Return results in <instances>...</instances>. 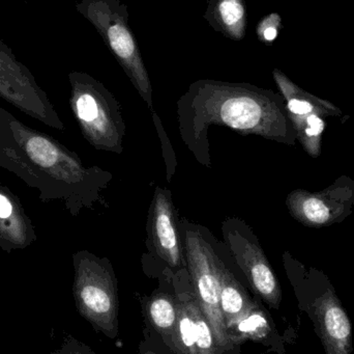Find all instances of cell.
Instances as JSON below:
<instances>
[{"mask_svg":"<svg viewBox=\"0 0 354 354\" xmlns=\"http://www.w3.org/2000/svg\"><path fill=\"white\" fill-rule=\"evenodd\" d=\"M177 116L183 139L193 145L206 143L212 125L277 141L290 134L284 100L251 83L195 81L177 101Z\"/></svg>","mask_w":354,"mask_h":354,"instance_id":"cell-1","label":"cell"},{"mask_svg":"<svg viewBox=\"0 0 354 354\" xmlns=\"http://www.w3.org/2000/svg\"><path fill=\"white\" fill-rule=\"evenodd\" d=\"M0 168L39 193L43 203L64 200L76 209L91 172L53 137L23 124L0 106Z\"/></svg>","mask_w":354,"mask_h":354,"instance_id":"cell-2","label":"cell"},{"mask_svg":"<svg viewBox=\"0 0 354 354\" xmlns=\"http://www.w3.org/2000/svg\"><path fill=\"white\" fill-rule=\"evenodd\" d=\"M76 10L93 24L147 107L153 112V85L129 25L128 6L122 0H81Z\"/></svg>","mask_w":354,"mask_h":354,"instance_id":"cell-3","label":"cell"},{"mask_svg":"<svg viewBox=\"0 0 354 354\" xmlns=\"http://www.w3.org/2000/svg\"><path fill=\"white\" fill-rule=\"evenodd\" d=\"M68 81L71 108L85 139L95 149L122 151L126 126L113 94L87 73L71 72Z\"/></svg>","mask_w":354,"mask_h":354,"instance_id":"cell-4","label":"cell"},{"mask_svg":"<svg viewBox=\"0 0 354 354\" xmlns=\"http://www.w3.org/2000/svg\"><path fill=\"white\" fill-rule=\"evenodd\" d=\"M73 295L79 314L95 330L114 339L118 334V294L115 278L103 260L88 251L73 256Z\"/></svg>","mask_w":354,"mask_h":354,"instance_id":"cell-5","label":"cell"},{"mask_svg":"<svg viewBox=\"0 0 354 354\" xmlns=\"http://www.w3.org/2000/svg\"><path fill=\"white\" fill-rule=\"evenodd\" d=\"M185 258L196 301L224 353L235 346L221 312V267L212 247L196 231L185 232Z\"/></svg>","mask_w":354,"mask_h":354,"instance_id":"cell-6","label":"cell"},{"mask_svg":"<svg viewBox=\"0 0 354 354\" xmlns=\"http://www.w3.org/2000/svg\"><path fill=\"white\" fill-rule=\"evenodd\" d=\"M0 98L46 126L64 130L53 104L26 66L0 39Z\"/></svg>","mask_w":354,"mask_h":354,"instance_id":"cell-7","label":"cell"},{"mask_svg":"<svg viewBox=\"0 0 354 354\" xmlns=\"http://www.w3.org/2000/svg\"><path fill=\"white\" fill-rule=\"evenodd\" d=\"M178 318L170 348L176 353L216 354L224 353L214 330L202 313L195 295L180 293L176 297Z\"/></svg>","mask_w":354,"mask_h":354,"instance_id":"cell-8","label":"cell"},{"mask_svg":"<svg viewBox=\"0 0 354 354\" xmlns=\"http://www.w3.org/2000/svg\"><path fill=\"white\" fill-rule=\"evenodd\" d=\"M225 237L256 294L270 307L278 308L281 301L280 285L261 249L236 231L225 233Z\"/></svg>","mask_w":354,"mask_h":354,"instance_id":"cell-9","label":"cell"},{"mask_svg":"<svg viewBox=\"0 0 354 354\" xmlns=\"http://www.w3.org/2000/svg\"><path fill=\"white\" fill-rule=\"evenodd\" d=\"M35 227L18 195L0 183V249L22 251L37 241Z\"/></svg>","mask_w":354,"mask_h":354,"instance_id":"cell-10","label":"cell"},{"mask_svg":"<svg viewBox=\"0 0 354 354\" xmlns=\"http://www.w3.org/2000/svg\"><path fill=\"white\" fill-rule=\"evenodd\" d=\"M153 205L151 229L156 251L170 267H183V247L170 193L158 189Z\"/></svg>","mask_w":354,"mask_h":354,"instance_id":"cell-11","label":"cell"},{"mask_svg":"<svg viewBox=\"0 0 354 354\" xmlns=\"http://www.w3.org/2000/svg\"><path fill=\"white\" fill-rule=\"evenodd\" d=\"M203 18L214 31L232 41H241L247 33L245 0H207Z\"/></svg>","mask_w":354,"mask_h":354,"instance_id":"cell-12","label":"cell"},{"mask_svg":"<svg viewBox=\"0 0 354 354\" xmlns=\"http://www.w3.org/2000/svg\"><path fill=\"white\" fill-rule=\"evenodd\" d=\"M320 324L326 346L333 353H348L351 346V326L348 317L333 295L326 297L319 306Z\"/></svg>","mask_w":354,"mask_h":354,"instance_id":"cell-13","label":"cell"},{"mask_svg":"<svg viewBox=\"0 0 354 354\" xmlns=\"http://www.w3.org/2000/svg\"><path fill=\"white\" fill-rule=\"evenodd\" d=\"M220 306L228 334L229 330L256 306L239 281L223 265L221 267Z\"/></svg>","mask_w":354,"mask_h":354,"instance_id":"cell-14","label":"cell"},{"mask_svg":"<svg viewBox=\"0 0 354 354\" xmlns=\"http://www.w3.org/2000/svg\"><path fill=\"white\" fill-rule=\"evenodd\" d=\"M274 78L286 101L288 116H306L309 114H317L322 116V114H330V110H337L333 104L301 91L278 69L274 70Z\"/></svg>","mask_w":354,"mask_h":354,"instance_id":"cell-15","label":"cell"},{"mask_svg":"<svg viewBox=\"0 0 354 354\" xmlns=\"http://www.w3.org/2000/svg\"><path fill=\"white\" fill-rule=\"evenodd\" d=\"M147 316L153 328L161 335L166 344L171 347L178 318L176 297L166 293L156 294L147 303Z\"/></svg>","mask_w":354,"mask_h":354,"instance_id":"cell-16","label":"cell"},{"mask_svg":"<svg viewBox=\"0 0 354 354\" xmlns=\"http://www.w3.org/2000/svg\"><path fill=\"white\" fill-rule=\"evenodd\" d=\"M292 214L304 222L324 224L332 220V209L322 197L305 193H295L288 200Z\"/></svg>","mask_w":354,"mask_h":354,"instance_id":"cell-17","label":"cell"},{"mask_svg":"<svg viewBox=\"0 0 354 354\" xmlns=\"http://www.w3.org/2000/svg\"><path fill=\"white\" fill-rule=\"evenodd\" d=\"M270 333V326L263 312L257 305L245 316L241 318L230 330L229 336L233 344H241L247 339L252 340H261L266 338Z\"/></svg>","mask_w":354,"mask_h":354,"instance_id":"cell-18","label":"cell"},{"mask_svg":"<svg viewBox=\"0 0 354 354\" xmlns=\"http://www.w3.org/2000/svg\"><path fill=\"white\" fill-rule=\"evenodd\" d=\"M289 120L295 125L305 149L312 156H317L320 152V139L324 130V121L320 118L319 114L289 116Z\"/></svg>","mask_w":354,"mask_h":354,"instance_id":"cell-19","label":"cell"},{"mask_svg":"<svg viewBox=\"0 0 354 354\" xmlns=\"http://www.w3.org/2000/svg\"><path fill=\"white\" fill-rule=\"evenodd\" d=\"M281 27V17L276 12L264 17L259 23H258L256 33H257L258 39L262 43H272L278 37L279 29Z\"/></svg>","mask_w":354,"mask_h":354,"instance_id":"cell-20","label":"cell"},{"mask_svg":"<svg viewBox=\"0 0 354 354\" xmlns=\"http://www.w3.org/2000/svg\"><path fill=\"white\" fill-rule=\"evenodd\" d=\"M18 1H21V2H28L29 0H18Z\"/></svg>","mask_w":354,"mask_h":354,"instance_id":"cell-21","label":"cell"},{"mask_svg":"<svg viewBox=\"0 0 354 354\" xmlns=\"http://www.w3.org/2000/svg\"><path fill=\"white\" fill-rule=\"evenodd\" d=\"M0 297H1V291H0Z\"/></svg>","mask_w":354,"mask_h":354,"instance_id":"cell-22","label":"cell"}]
</instances>
